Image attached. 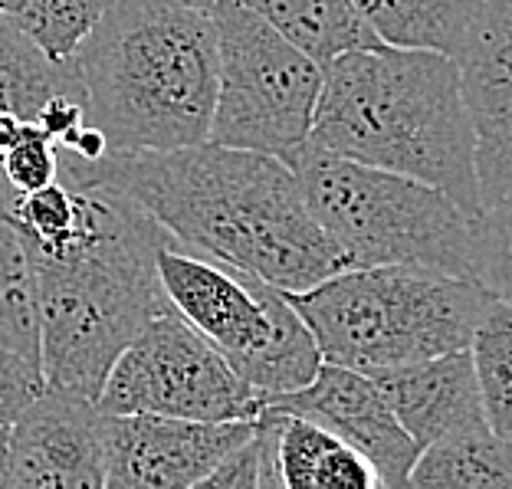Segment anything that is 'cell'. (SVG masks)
Returning a JSON list of instances; mask_svg holds the SVG:
<instances>
[{
  "instance_id": "f1b7e54d",
  "label": "cell",
  "mask_w": 512,
  "mask_h": 489,
  "mask_svg": "<svg viewBox=\"0 0 512 489\" xmlns=\"http://www.w3.org/2000/svg\"><path fill=\"white\" fill-rule=\"evenodd\" d=\"M181 4H188V7H201V10H211L217 0H181Z\"/></svg>"
},
{
  "instance_id": "30bf717a",
  "label": "cell",
  "mask_w": 512,
  "mask_h": 489,
  "mask_svg": "<svg viewBox=\"0 0 512 489\" xmlns=\"http://www.w3.org/2000/svg\"><path fill=\"white\" fill-rule=\"evenodd\" d=\"M253 421H191V417L168 414H102L106 486H201L207 473L250 437Z\"/></svg>"
},
{
  "instance_id": "e0dca14e",
  "label": "cell",
  "mask_w": 512,
  "mask_h": 489,
  "mask_svg": "<svg viewBox=\"0 0 512 489\" xmlns=\"http://www.w3.org/2000/svg\"><path fill=\"white\" fill-rule=\"evenodd\" d=\"M237 4L260 14L319 66L358 46L381 43L358 14L355 0H237Z\"/></svg>"
},
{
  "instance_id": "484cf974",
  "label": "cell",
  "mask_w": 512,
  "mask_h": 489,
  "mask_svg": "<svg viewBox=\"0 0 512 489\" xmlns=\"http://www.w3.org/2000/svg\"><path fill=\"white\" fill-rule=\"evenodd\" d=\"M20 128H23V122L17 119V115H10V112H0V161H4V155H7V151L14 148L17 135H20Z\"/></svg>"
},
{
  "instance_id": "5b68a950",
  "label": "cell",
  "mask_w": 512,
  "mask_h": 489,
  "mask_svg": "<svg viewBox=\"0 0 512 489\" xmlns=\"http://www.w3.org/2000/svg\"><path fill=\"white\" fill-rule=\"evenodd\" d=\"M309 325L322 362L381 371L470 348L493 302L480 279L434 266H345L286 293Z\"/></svg>"
},
{
  "instance_id": "ffe728a7",
  "label": "cell",
  "mask_w": 512,
  "mask_h": 489,
  "mask_svg": "<svg viewBox=\"0 0 512 489\" xmlns=\"http://www.w3.org/2000/svg\"><path fill=\"white\" fill-rule=\"evenodd\" d=\"M0 348L40 365L37 276L7 211L0 214Z\"/></svg>"
},
{
  "instance_id": "603a6c76",
  "label": "cell",
  "mask_w": 512,
  "mask_h": 489,
  "mask_svg": "<svg viewBox=\"0 0 512 489\" xmlns=\"http://www.w3.org/2000/svg\"><path fill=\"white\" fill-rule=\"evenodd\" d=\"M473 279H480L496 299L512 302V197L486 207L476 224Z\"/></svg>"
},
{
  "instance_id": "277c9868",
  "label": "cell",
  "mask_w": 512,
  "mask_h": 489,
  "mask_svg": "<svg viewBox=\"0 0 512 489\" xmlns=\"http://www.w3.org/2000/svg\"><path fill=\"white\" fill-rule=\"evenodd\" d=\"M86 122L109 155L211 138L220 50L211 10L181 0H115L69 56Z\"/></svg>"
},
{
  "instance_id": "9c48e42d",
  "label": "cell",
  "mask_w": 512,
  "mask_h": 489,
  "mask_svg": "<svg viewBox=\"0 0 512 489\" xmlns=\"http://www.w3.org/2000/svg\"><path fill=\"white\" fill-rule=\"evenodd\" d=\"M96 404L102 414H168L191 421H253L263 411L260 394L171 302L122 348Z\"/></svg>"
},
{
  "instance_id": "44dd1931",
  "label": "cell",
  "mask_w": 512,
  "mask_h": 489,
  "mask_svg": "<svg viewBox=\"0 0 512 489\" xmlns=\"http://www.w3.org/2000/svg\"><path fill=\"white\" fill-rule=\"evenodd\" d=\"M470 355L486 424L512 444V302L493 296L476 322Z\"/></svg>"
},
{
  "instance_id": "f546056e",
  "label": "cell",
  "mask_w": 512,
  "mask_h": 489,
  "mask_svg": "<svg viewBox=\"0 0 512 489\" xmlns=\"http://www.w3.org/2000/svg\"><path fill=\"white\" fill-rule=\"evenodd\" d=\"M483 4H493V7H512V0H483Z\"/></svg>"
},
{
  "instance_id": "7c38bea8",
  "label": "cell",
  "mask_w": 512,
  "mask_h": 489,
  "mask_svg": "<svg viewBox=\"0 0 512 489\" xmlns=\"http://www.w3.org/2000/svg\"><path fill=\"white\" fill-rule=\"evenodd\" d=\"M263 404L316 421L335 437H342L345 444H352L375 467L384 489L407 486L421 447L394 417L378 381L365 371L322 362L309 384H302L299 391L266 398Z\"/></svg>"
},
{
  "instance_id": "83f0119b",
  "label": "cell",
  "mask_w": 512,
  "mask_h": 489,
  "mask_svg": "<svg viewBox=\"0 0 512 489\" xmlns=\"http://www.w3.org/2000/svg\"><path fill=\"white\" fill-rule=\"evenodd\" d=\"M10 197H14V188H10V181L4 178V171H0V214H4V211H7Z\"/></svg>"
},
{
  "instance_id": "4dcf8cb0",
  "label": "cell",
  "mask_w": 512,
  "mask_h": 489,
  "mask_svg": "<svg viewBox=\"0 0 512 489\" xmlns=\"http://www.w3.org/2000/svg\"><path fill=\"white\" fill-rule=\"evenodd\" d=\"M490 7H493V4H490ZM503 10H512V7H503Z\"/></svg>"
},
{
  "instance_id": "52a82bcc",
  "label": "cell",
  "mask_w": 512,
  "mask_h": 489,
  "mask_svg": "<svg viewBox=\"0 0 512 489\" xmlns=\"http://www.w3.org/2000/svg\"><path fill=\"white\" fill-rule=\"evenodd\" d=\"M161 289L178 316L227 358L260 394L299 391L316 378L322 352L283 289L168 237L158 250Z\"/></svg>"
},
{
  "instance_id": "d4e9b609",
  "label": "cell",
  "mask_w": 512,
  "mask_h": 489,
  "mask_svg": "<svg viewBox=\"0 0 512 489\" xmlns=\"http://www.w3.org/2000/svg\"><path fill=\"white\" fill-rule=\"evenodd\" d=\"M46 388L40 365L0 348V424H14L17 414Z\"/></svg>"
},
{
  "instance_id": "4316f807",
  "label": "cell",
  "mask_w": 512,
  "mask_h": 489,
  "mask_svg": "<svg viewBox=\"0 0 512 489\" xmlns=\"http://www.w3.org/2000/svg\"><path fill=\"white\" fill-rule=\"evenodd\" d=\"M10 470V424H0V489H7Z\"/></svg>"
},
{
  "instance_id": "ba28073f",
  "label": "cell",
  "mask_w": 512,
  "mask_h": 489,
  "mask_svg": "<svg viewBox=\"0 0 512 489\" xmlns=\"http://www.w3.org/2000/svg\"><path fill=\"white\" fill-rule=\"evenodd\" d=\"M211 20L220 79L207 142L263 151L293 168L312 135L322 66L237 0H217Z\"/></svg>"
},
{
  "instance_id": "7402d4cb",
  "label": "cell",
  "mask_w": 512,
  "mask_h": 489,
  "mask_svg": "<svg viewBox=\"0 0 512 489\" xmlns=\"http://www.w3.org/2000/svg\"><path fill=\"white\" fill-rule=\"evenodd\" d=\"M115 0H0V20L40 46L50 60H69Z\"/></svg>"
},
{
  "instance_id": "4fadbf2b",
  "label": "cell",
  "mask_w": 512,
  "mask_h": 489,
  "mask_svg": "<svg viewBox=\"0 0 512 489\" xmlns=\"http://www.w3.org/2000/svg\"><path fill=\"white\" fill-rule=\"evenodd\" d=\"M483 211L512 197V10L483 4L460 56Z\"/></svg>"
},
{
  "instance_id": "3957f363",
  "label": "cell",
  "mask_w": 512,
  "mask_h": 489,
  "mask_svg": "<svg viewBox=\"0 0 512 489\" xmlns=\"http://www.w3.org/2000/svg\"><path fill=\"white\" fill-rule=\"evenodd\" d=\"M309 142L424 181L483 217L463 76L447 53L371 43L335 56L322 66Z\"/></svg>"
},
{
  "instance_id": "8fae6325",
  "label": "cell",
  "mask_w": 512,
  "mask_h": 489,
  "mask_svg": "<svg viewBox=\"0 0 512 489\" xmlns=\"http://www.w3.org/2000/svg\"><path fill=\"white\" fill-rule=\"evenodd\" d=\"M102 411L79 391L46 388L10 424L7 489H102Z\"/></svg>"
},
{
  "instance_id": "cb8c5ba5",
  "label": "cell",
  "mask_w": 512,
  "mask_h": 489,
  "mask_svg": "<svg viewBox=\"0 0 512 489\" xmlns=\"http://www.w3.org/2000/svg\"><path fill=\"white\" fill-rule=\"evenodd\" d=\"M0 171L10 181V188L27 194L43 184L60 178V158H56V142L43 132L37 122H23L14 148L0 161Z\"/></svg>"
},
{
  "instance_id": "6da1fadb",
  "label": "cell",
  "mask_w": 512,
  "mask_h": 489,
  "mask_svg": "<svg viewBox=\"0 0 512 489\" xmlns=\"http://www.w3.org/2000/svg\"><path fill=\"white\" fill-rule=\"evenodd\" d=\"M60 158L69 188L102 184L138 201L188 250L296 293L345 270L296 171L273 155L201 142L171 151L102 155L92 165Z\"/></svg>"
},
{
  "instance_id": "9a60e30c",
  "label": "cell",
  "mask_w": 512,
  "mask_h": 489,
  "mask_svg": "<svg viewBox=\"0 0 512 489\" xmlns=\"http://www.w3.org/2000/svg\"><path fill=\"white\" fill-rule=\"evenodd\" d=\"M279 411V407H276ZM276 463L283 489H378L375 467L332 430L279 411Z\"/></svg>"
},
{
  "instance_id": "7a4b0ae2",
  "label": "cell",
  "mask_w": 512,
  "mask_h": 489,
  "mask_svg": "<svg viewBox=\"0 0 512 489\" xmlns=\"http://www.w3.org/2000/svg\"><path fill=\"white\" fill-rule=\"evenodd\" d=\"M76 191V234L60 247H23L37 276L43 381L96 401L122 348L168 306L158 250L171 234L122 191Z\"/></svg>"
},
{
  "instance_id": "d6986e66",
  "label": "cell",
  "mask_w": 512,
  "mask_h": 489,
  "mask_svg": "<svg viewBox=\"0 0 512 489\" xmlns=\"http://www.w3.org/2000/svg\"><path fill=\"white\" fill-rule=\"evenodd\" d=\"M56 92H73L83 99L69 63L50 60L27 33L0 20V112L17 115L20 122H37Z\"/></svg>"
},
{
  "instance_id": "8992f818",
  "label": "cell",
  "mask_w": 512,
  "mask_h": 489,
  "mask_svg": "<svg viewBox=\"0 0 512 489\" xmlns=\"http://www.w3.org/2000/svg\"><path fill=\"white\" fill-rule=\"evenodd\" d=\"M302 194L345 266H434L473 276L476 224L430 184L306 145L293 161Z\"/></svg>"
},
{
  "instance_id": "ac0fdd59",
  "label": "cell",
  "mask_w": 512,
  "mask_h": 489,
  "mask_svg": "<svg viewBox=\"0 0 512 489\" xmlns=\"http://www.w3.org/2000/svg\"><path fill=\"white\" fill-rule=\"evenodd\" d=\"M407 486L512 489V444L490 424L460 430L417 453Z\"/></svg>"
},
{
  "instance_id": "5bb4252c",
  "label": "cell",
  "mask_w": 512,
  "mask_h": 489,
  "mask_svg": "<svg viewBox=\"0 0 512 489\" xmlns=\"http://www.w3.org/2000/svg\"><path fill=\"white\" fill-rule=\"evenodd\" d=\"M371 378L378 381L394 417L421 450L460 430L486 424L470 348L371 371Z\"/></svg>"
},
{
  "instance_id": "2e32d148",
  "label": "cell",
  "mask_w": 512,
  "mask_h": 489,
  "mask_svg": "<svg viewBox=\"0 0 512 489\" xmlns=\"http://www.w3.org/2000/svg\"><path fill=\"white\" fill-rule=\"evenodd\" d=\"M381 43L421 46L460 60L483 14V0H355Z\"/></svg>"
}]
</instances>
